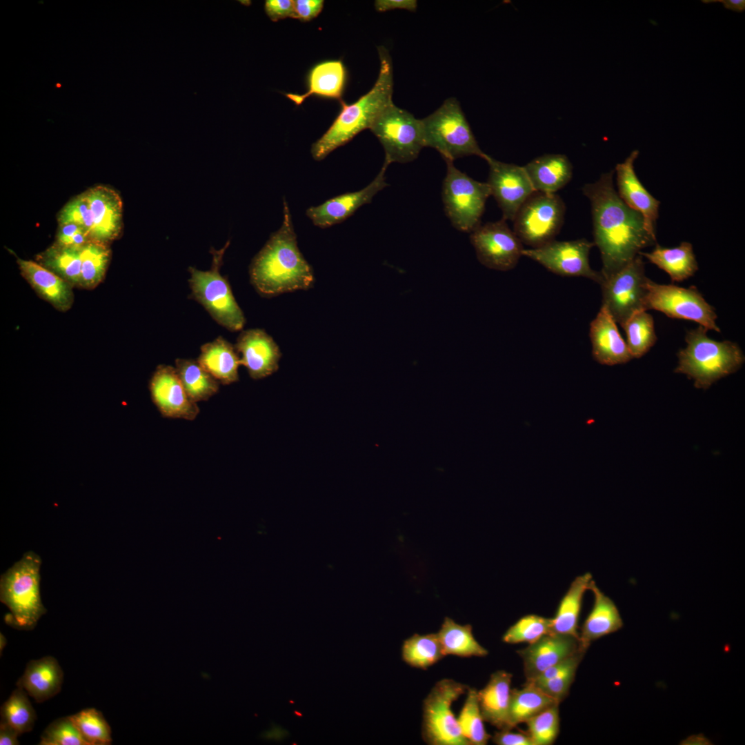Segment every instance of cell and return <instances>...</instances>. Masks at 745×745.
Returning <instances> with one entry per match:
<instances>
[{
  "label": "cell",
  "instance_id": "6da1fadb",
  "mask_svg": "<svg viewBox=\"0 0 745 745\" xmlns=\"http://www.w3.org/2000/svg\"><path fill=\"white\" fill-rule=\"evenodd\" d=\"M614 171L601 175L582 188L591 204L594 244L602 261L600 272L607 279L630 262L656 237L647 230L642 216L629 208L613 186Z\"/></svg>",
  "mask_w": 745,
  "mask_h": 745
},
{
  "label": "cell",
  "instance_id": "7a4b0ae2",
  "mask_svg": "<svg viewBox=\"0 0 745 745\" xmlns=\"http://www.w3.org/2000/svg\"><path fill=\"white\" fill-rule=\"evenodd\" d=\"M250 276L257 292L266 297L307 290L313 284V272L297 246L286 201L282 224L253 259Z\"/></svg>",
  "mask_w": 745,
  "mask_h": 745
},
{
  "label": "cell",
  "instance_id": "3957f363",
  "mask_svg": "<svg viewBox=\"0 0 745 745\" xmlns=\"http://www.w3.org/2000/svg\"><path fill=\"white\" fill-rule=\"evenodd\" d=\"M380 61L378 78L372 89L352 104L340 100L341 110L328 130L312 146L314 159L321 161L365 129L393 102V70L390 54L377 48Z\"/></svg>",
  "mask_w": 745,
  "mask_h": 745
},
{
  "label": "cell",
  "instance_id": "277c9868",
  "mask_svg": "<svg viewBox=\"0 0 745 745\" xmlns=\"http://www.w3.org/2000/svg\"><path fill=\"white\" fill-rule=\"evenodd\" d=\"M707 330L699 326L686 332V346L678 352L675 369L693 379L695 387L702 389L737 371L745 359L736 343L713 340L708 337Z\"/></svg>",
  "mask_w": 745,
  "mask_h": 745
},
{
  "label": "cell",
  "instance_id": "5b68a950",
  "mask_svg": "<svg viewBox=\"0 0 745 745\" xmlns=\"http://www.w3.org/2000/svg\"><path fill=\"white\" fill-rule=\"evenodd\" d=\"M40 557L26 553L0 579V600L10 610L5 622L20 630L33 629L47 610L40 595Z\"/></svg>",
  "mask_w": 745,
  "mask_h": 745
},
{
  "label": "cell",
  "instance_id": "8992f818",
  "mask_svg": "<svg viewBox=\"0 0 745 745\" xmlns=\"http://www.w3.org/2000/svg\"><path fill=\"white\" fill-rule=\"evenodd\" d=\"M424 147L437 150L446 161L487 154L479 148L468 122L455 97H450L435 112L421 119Z\"/></svg>",
  "mask_w": 745,
  "mask_h": 745
},
{
  "label": "cell",
  "instance_id": "52a82bcc",
  "mask_svg": "<svg viewBox=\"0 0 745 745\" xmlns=\"http://www.w3.org/2000/svg\"><path fill=\"white\" fill-rule=\"evenodd\" d=\"M229 242L220 250L210 249L211 268L201 271L190 267V287L192 297L201 304L219 324L230 331H238L245 324L244 313L237 303L227 279L220 272L224 252Z\"/></svg>",
  "mask_w": 745,
  "mask_h": 745
},
{
  "label": "cell",
  "instance_id": "ba28073f",
  "mask_svg": "<svg viewBox=\"0 0 745 745\" xmlns=\"http://www.w3.org/2000/svg\"><path fill=\"white\" fill-rule=\"evenodd\" d=\"M468 686L443 679L431 688L423 702L421 735L429 745H470L461 733L453 704Z\"/></svg>",
  "mask_w": 745,
  "mask_h": 745
},
{
  "label": "cell",
  "instance_id": "9c48e42d",
  "mask_svg": "<svg viewBox=\"0 0 745 745\" xmlns=\"http://www.w3.org/2000/svg\"><path fill=\"white\" fill-rule=\"evenodd\" d=\"M370 130L385 152L384 163H406L416 159L424 148L421 119L393 103L376 117Z\"/></svg>",
  "mask_w": 745,
  "mask_h": 745
},
{
  "label": "cell",
  "instance_id": "30bf717a",
  "mask_svg": "<svg viewBox=\"0 0 745 745\" xmlns=\"http://www.w3.org/2000/svg\"><path fill=\"white\" fill-rule=\"evenodd\" d=\"M442 200L446 215L458 230L471 232L480 225L487 199L491 195L487 183L476 181L460 171L453 161H446Z\"/></svg>",
  "mask_w": 745,
  "mask_h": 745
},
{
  "label": "cell",
  "instance_id": "8fae6325",
  "mask_svg": "<svg viewBox=\"0 0 745 745\" xmlns=\"http://www.w3.org/2000/svg\"><path fill=\"white\" fill-rule=\"evenodd\" d=\"M565 204L555 194L535 192L523 203L513 221V231L531 248L554 240L563 224Z\"/></svg>",
  "mask_w": 745,
  "mask_h": 745
},
{
  "label": "cell",
  "instance_id": "7c38bea8",
  "mask_svg": "<svg viewBox=\"0 0 745 745\" xmlns=\"http://www.w3.org/2000/svg\"><path fill=\"white\" fill-rule=\"evenodd\" d=\"M644 262L637 255L630 262L600 284L602 305L621 326L632 315L647 311V281Z\"/></svg>",
  "mask_w": 745,
  "mask_h": 745
},
{
  "label": "cell",
  "instance_id": "4fadbf2b",
  "mask_svg": "<svg viewBox=\"0 0 745 745\" xmlns=\"http://www.w3.org/2000/svg\"><path fill=\"white\" fill-rule=\"evenodd\" d=\"M646 309L660 311L669 317L695 321L706 329L720 332L717 315L694 286L682 288L672 284L647 281Z\"/></svg>",
  "mask_w": 745,
  "mask_h": 745
},
{
  "label": "cell",
  "instance_id": "5bb4252c",
  "mask_svg": "<svg viewBox=\"0 0 745 745\" xmlns=\"http://www.w3.org/2000/svg\"><path fill=\"white\" fill-rule=\"evenodd\" d=\"M595 246L586 239L558 241L553 240L540 247L524 249L527 257L549 271L566 277H584L601 284L604 279L600 272L593 270L589 253Z\"/></svg>",
  "mask_w": 745,
  "mask_h": 745
},
{
  "label": "cell",
  "instance_id": "9a60e30c",
  "mask_svg": "<svg viewBox=\"0 0 745 745\" xmlns=\"http://www.w3.org/2000/svg\"><path fill=\"white\" fill-rule=\"evenodd\" d=\"M470 240L479 262L496 270L507 271L515 268L524 249L503 219L480 224L470 232Z\"/></svg>",
  "mask_w": 745,
  "mask_h": 745
},
{
  "label": "cell",
  "instance_id": "2e32d148",
  "mask_svg": "<svg viewBox=\"0 0 745 745\" xmlns=\"http://www.w3.org/2000/svg\"><path fill=\"white\" fill-rule=\"evenodd\" d=\"M489 166L486 182L502 212V219L513 221L523 203L535 190L523 166L507 163L486 155Z\"/></svg>",
  "mask_w": 745,
  "mask_h": 745
},
{
  "label": "cell",
  "instance_id": "e0dca14e",
  "mask_svg": "<svg viewBox=\"0 0 745 745\" xmlns=\"http://www.w3.org/2000/svg\"><path fill=\"white\" fill-rule=\"evenodd\" d=\"M148 388L152 401L162 417L192 421L199 415L197 403L188 395L175 368L158 366Z\"/></svg>",
  "mask_w": 745,
  "mask_h": 745
},
{
  "label": "cell",
  "instance_id": "ac0fdd59",
  "mask_svg": "<svg viewBox=\"0 0 745 745\" xmlns=\"http://www.w3.org/2000/svg\"><path fill=\"white\" fill-rule=\"evenodd\" d=\"M384 163L376 177L361 190L331 198L307 209L306 215L315 226L325 228L339 223L352 215L362 206L371 202L375 195L388 186Z\"/></svg>",
  "mask_w": 745,
  "mask_h": 745
},
{
  "label": "cell",
  "instance_id": "d6986e66",
  "mask_svg": "<svg viewBox=\"0 0 745 745\" xmlns=\"http://www.w3.org/2000/svg\"><path fill=\"white\" fill-rule=\"evenodd\" d=\"M579 650H584L581 648L579 637L566 634L548 633L517 650V653L523 660L526 680L533 679Z\"/></svg>",
  "mask_w": 745,
  "mask_h": 745
},
{
  "label": "cell",
  "instance_id": "ffe728a7",
  "mask_svg": "<svg viewBox=\"0 0 745 745\" xmlns=\"http://www.w3.org/2000/svg\"><path fill=\"white\" fill-rule=\"evenodd\" d=\"M639 153V150H634L624 162L617 164V192L629 208L642 216L647 230L656 237L655 226L660 201L645 188L635 172L634 161Z\"/></svg>",
  "mask_w": 745,
  "mask_h": 745
},
{
  "label": "cell",
  "instance_id": "44dd1931",
  "mask_svg": "<svg viewBox=\"0 0 745 745\" xmlns=\"http://www.w3.org/2000/svg\"><path fill=\"white\" fill-rule=\"evenodd\" d=\"M93 219L91 240L108 244L117 239L123 228V205L118 192L106 186L84 192Z\"/></svg>",
  "mask_w": 745,
  "mask_h": 745
},
{
  "label": "cell",
  "instance_id": "7402d4cb",
  "mask_svg": "<svg viewBox=\"0 0 745 745\" xmlns=\"http://www.w3.org/2000/svg\"><path fill=\"white\" fill-rule=\"evenodd\" d=\"M241 354L240 363L250 377H266L278 370L281 354L273 339L261 329H250L241 332L235 346Z\"/></svg>",
  "mask_w": 745,
  "mask_h": 745
},
{
  "label": "cell",
  "instance_id": "603a6c76",
  "mask_svg": "<svg viewBox=\"0 0 745 745\" xmlns=\"http://www.w3.org/2000/svg\"><path fill=\"white\" fill-rule=\"evenodd\" d=\"M589 335L592 354L598 363L613 366L633 359L615 321L603 305L590 324Z\"/></svg>",
  "mask_w": 745,
  "mask_h": 745
},
{
  "label": "cell",
  "instance_id": "cb8c5ba5",
  "mask_svg": "<svg viewBox=\"0 0 745 745\" xmlns=\"http://www.w3.org/2000/svg\"><path fill=\"white\" fill-rule=\"evenodd\" d=\"M20 272L35 292L54 308L66 312L74 303L73 286L32 260L17 259Z\"/></svg>",
  "mask_w": 745,
  "mask_h": 745
},
{
  "label": "cell",
  "instance_id": "d4e9b609",
  "mask_svg": "<svg viewBox=\"0 0 745 745\" xmlns=\"http://www.w3.org/2000/svg\"><path fill=\"white\" fill-rule=\"evenodd\" d=\"M588 590L593 594L594 602L579 632L580 646L585 651L593 642L618 631L624 625L615 602L597 586L593 580Z\"/></svg>",
  "mask_w": 745,
  "mask_h": 745
},
{
  "label": "cell",
  "instance_id": "484cf974",
  "mask_svg": "<svg viewBox=\"0 0 745 745\" xmlns=\"http://www.w3.org/2000/svg\"><path fill=\"white\" fill-rule=\"evenodd\" d=\"M63 682V672L57 660L52 656L30 661L23 674L17 682L37 703H42L58 694Z\"/></svg>",
  "mask_w": 745,
  "mask_h": 745
},
{
  "label": "cell",
  "instance_id": "4316f807",
  "mask_svg": "<svg viewBox=\"0 0 745 745\" xmlns=\"http://www.w3.org/2000/svg\"><path fill=\"white\" fill-rule=\"evenodd\" d=\"M512 674L505 670L493 673L486 686L477 691L480 711L484 722L498 730L508 728V711Z\"/></svg>",
  "mask_w": 745,
  "mask_h": 745
},
{
  "label": "cell",
  "instance_id": "83f0119b",
  "mask_svg": "<svg viewBox=\"0 0 745 745\" xmlns=\"http://www.w3.org/2000/svg\"><path fill=\"white\" fill-rule=\"evenodd\" d=\"M536 192L555 194L570 181L573 166L564 155L546 154L523 166Z\"/></svg>",
  "mask_w": 745,
  "mask_h": 745
},
{
  "label": "cell",
  "instance_id": "f1b7e54d",
  "mask_svg": "<svg viewBox=\"0 0 745 745\" xmlns=\"http://www.w3.org/2000/svg\"><path fill=\"white\" fill-rule=\"evenodd\" d=\"M197 361L221 384L228 385L239 380V353L222 337L203 345Z\"/></svg>",
  "mask_w": 745,
  "mask_h": 745
},
{
  "label": "cell",
  "instance_id": "f546056e",
  "mask_svg": "<svg viewBox=\"0 0 745 745\" xmlns=\"http://www.w3.org/2000/svg\"><path fill=\"white\" fill-rule=\"evenodd\" d=\"M593 580L586 573L571 582L561 599L555 616L550 618V633L570 635L579 637L578 622L585 592Z\"/></svg>",
  "mask_w": 745,
  "mask_h": 745
},
{
  "label": "cell",
  "instance_id": "4dcf8cb0",
  "mask_svg": "<svg viewBox=\"0 0 745 745\" xmlns=\"http://www.w3.org/2000/svg\"><path fill=\"white\" fill-rule=\"evenodd\" d=\"M638 255L665 271L673 282L683 281L698 270L693 246L687 241L674 248H664L657 244L651 252L641 251Z\"/></svg>",
  "mask_w": 745,
  "mask_h": 745
},
{
  "label": "cell",
  "instance_id": "1f68e13d",
  "mask_svg": "<svg viewBox=\"0 0 745 745\" xmlns=\"http://www.w3.org/2000/svg\"><path fill=\"white\" fill-rule=\"evenodd\" d=\"M345 80L346 70L341 61L323 62L315 66L310 71L308 89L306 93H288L286 97L296 105L301 104L305 99L312 95L341 100Z\"/></svg>",
  "mask_w": 745,
  "mask_h": 745
},
{
  "label": "cell",
  "instance_id": "d6a6232c",
  "mask_svg": "<svg viewBox=\"0 0 745 745\" xmlns=\"http://www.w3.org/2000/svg\"><path fill=\"white\" fill-rule=\"evenodd\" d=\"M445 656L485 657L488 650L475 638L470 624L461 625L446 617L437 633Z\"/></svg>",
  "mask_w": 745,
  "mask_h": 745
},
{
  "label": "cell",
  "instance_id": "836d02e7",
  "mask_svg": "<svg viewBox=\"0 0 745 745\" xmlns=\"http://www.w3.org/2000/svg\"><path fill=\"white\" fill-rule=\"evenodd\" d=\"M555 704L559 703L532 684L524 683L522 688L512 689L508 711V728L513 729L518 724L525 723Z\"/></svg>",
  "mask_w": 745,
  "mask_h": 745
},
{
  "label": "cell",
  "instance_id": "e575fe53",
  "mask_svg": "<svg viewBox=\"0 0 745 745\" xmlns=\"http://www.w3.org/2000/svg\"><path fill=\"white\" fill-rule=\"evenodd\" d=\"M81 247L54 244L37 257V262L73 287H79Z\"/></svg>",
  "mask_w": 745,
  "mask_h": 745
},
{
  "label": "cell",
  "instance_id": "d590c367",
  "mask_svg": "<svg viewBox=\"0 0 745 745\" xmlns=\"http://www.w3.org/2000/svg\"><path fill=\"white\" fill-rule=\"evenodd\" d=\"M175 368L186 392L194 402L207 401L218 393L220 383L197 360L177 359Z\"/></svg>",
  "mask_w": 745,
  "mask_h": 745
},
{
  "label": "cell",
  "instance_id": "8d00e7d4",
  "mask_svg": "<svg viewBox=\"0 0 745 745\" xmlns=\"http://www.w3.org/2000/svg\"><path fill=\"white\" fill-rule=\"evenodd\" d=\"M401 657L410 666L423 670L445 657L437 633L414 634L404 640Z\"/></svg>",
  "mask_w": 745,
  "mask_h": 745
},
{
  "label": "cell",
  "instance_id": "74e56055",
  "mask_svg": "<svg viewBox=\"0 0 745 745\" xmlns=\"http://www.w3.org/2000/svg\"><path fill=\"white\" fill-rule=\"evenodd\" d=\"M111 257L108 244L90 240L81 247L79 287L91 290L103 279Z\"/></svg>",
  "mask_w": 745,
  "mask_h": 745
},
{
  "label": "cell",
  "instance_id": "f35d334b",
  "mask_svg": "<svg viewBox=\"0 0 745 745\" xmlns=\"http://www.w3.org/2000/svg\"><path fill=\"white\" fill-rule=\"evenodd\" d=\"M622 326L626 332V344L633 358L644 355L657 341L653 317L647 311L634 314Z\"/></svg>",
  "mask_w": 745,
  "mask_h": 745
},
{
  "label": "cell",
  "instance_id": "ab89813d",
  "mask_svg": "<svg viewBox=\"0 0 745 745\" xmlns=\"http://www.w3.org/2000/svg\"><path fill=\"white\" fill-rule=\"evenodd\" d=\"M457 719L462 735L470 745H486L491 739L484 727L475 688L468 687Z\"/></svg>",
  "mask_w": 745,
  "mask_h": 745
},
{
  "label": "cell",
  "instance_id": "60d3db41",
  "mask_svg": "<svg viewBox=\"0 0 745 745\" xmlns=\"http://www.w3.org/2000/svg\"><path fill=\"white\" fill-rule=\"evenodd\" d=\"M28 696L23 689L17 687L1 707V721L12 726L20 735L31 731L37 719Z\"/></svg>",
  "mask_w": 745,
  "mask_h": 745
},
{
  "label": "cell",
  "instance_id": "b9f144b4",
  "mask_svg": "<svg viewBox=\"0 0 745 745\" xmlns=\"http://www.w3.org/2000/svg\"><path fill=\"white\" fill-rule=\"evenodd\" d=\"M70 717L90 745L111 744V728L99 711L85 708Z\"/></svg>",
  "mask_w": 745,
  "mask_h": 745
},
{
  "label": "cell",
  "instance_id": "7bdbcfd3",
  "mask_svg": "<svg viewBox=\"0 0 745 745\" xmlns=\"http://www.w3.org/2000/svg\"><path fill=\"white\" fill-rule=\"evenodd\" d=\"M550 633V618L530 614L522 617L502 636L506 644H532Z\"/></svg>",
  "mask_w": 745,
  "mask_h": 745
},
{
  "label": "cell",
  "instance_id": "ee69618b",
  "mask_svg": "<svg viewBox=\"0 0 745 745\" xmlns=\"http://www.w3.org/2000/svg\"><path fill=\"white\" fill-rule=\"evenodd\" d=\"M559 704H555L533 716L525 723L527 733L535 745H550L559 733Z\"/></svg>",
  "mask_w": 745,
  "mask_h": 745
},
{
  "label": "cell",
  "instance_id": "f6af8a7d",
  "mask_svg": "<svg viewBox=\"0 0 745 745\" xmlns=\"http://www.w3.org/2000/svg\"><path fill=\"white\" fill-rule=\"evenodd\" d=\"M40 745H90L70 716L50 723L41 735Z\"/></svg>",
  "mask_w": 745,
  "mask_h": 745
},
{
  "label": "cell",
  "instance_id": "bcb514c9",
  "mask_svg": "<svg viewBox=\"0 0 745 745\" xmlns=\"http://www.w3.org/2000/svg\"><path fill=\"white\" fill-rule=\"evenodd\" d=\"M57 221L59 225L74 223L82 227L90 238L93 219L84 192L71 199L63 207L58 215Z\"/></svg>",
  "mask_w": 745,
  "mask_h": 745
},
{
  "label": "cell",
  "instance_id": "7dc6e473",
  "mask_svg": "<svg viewBox=\"0 0 745 745\" xmlns=\"http://www.w3.org/2000/svg\"><path fill=\"white\" fill-rule=\"evenodd\" d=\"M576 672H571L539 682H525L532 684L559 704L568 695Z\"/></svg>",
  "mask_w": 745,
  "mask_h": 745
},
{
  "label": "cell",
  "instance_id": "c3c4849f",
  "mask_svg": "<svg viewBox=\"0 0 745 745\" xmlns=\"http://www.w3.org/2000/svg\"><path fill=\"white\" fill-rule=\"evenodd\" d=\"M90 239L85 230L74 223H66L59 226L55 244L81 248Z\"/></svg>",
  "mask_w": 745,
  "mask_h": 745
},
{
  "label": "cell",
  "instance_id": "681fc988",
  "mask_svg": "<svg viewBox=\"0 0 745 745\" xmlns=\"http://www.w3.org/2000/svg\"><path fill=\"white\" fill-rule=\"evenodd\" d=\"M264 10L272 21L288 17L295 19L293 2L291 0H266Z\"/></svg>",
  "mask_w": 745,
  "mask_h": 745
},
{
  "label": "cell",
  "instance_id": "f907efd6",
  "mask_svg": "<svg viewBox=\"0 0 745 745\" xmlns=\"http://www.w3.org/2000/svg\"><path fill=\"white\" fill-rule=\"evenodd\" d=\"M293 7L295 19L302 21L315 18L322 10L323 0H294Z\"/></svg>",
  "mask_w": 745,
  "mask_h": 745
},
{
  "label": "cell",
  "instance_id": "816d5d0a",
  "mask_svg": "<svg viewBox=\"0 0 745 745\" xmlns=\"http://www.w3.org/2000/svg\"><path fill=\"white\" fill-rule=\"evenodd\" d=\"M511 730H498L491 736L492 741L497 745H535L527 733H514Z\"/></svg>",
  "mask_w": 745,
  "mask_h": 745
},
{
  "label": "cell",
  "instance_id": "f5cc1de1",
  "mask_svg": "<svg viewBox=\"0 0 745 745\" xmlns=\"http://www.w3.org/2000/svg\"><path fill=\"white\" fill-rule=\"evenodd\" d=\"M417 1L415 0H377L375 8L377 11L384 12L394 9H402L415 12Z\"/></svg>",
  "mask_w": 745,
  "mask_h": 745
},
{
  "label": "cell",
  "instance_id": "db71d44e",
  "mask_svg": "<svg viewBox=\"0 0 745 745\" xmlns=\"http://www.w3.org/2000/svg\"><path fill=\"white\" fill-rule=\"evenodd\" d=\"M19 733L12 726L1 721L0 724V744L1 745H18L19 742L17 739Z\"/></svg>",
  "mask_w": 745,
  "mask_h": 745
},
{
  "label": "cell",
  "instance_id": "11a10c76",
  "mask_svg": "<svg viewBox=\"0 0 745 745\" xmlns=\"http://www.w3.org/2000/svg\"><path fill=\"white\" fill-rule=\"evenodd\" d=\"M704 3L720 2L724 8L735 12H743L745 10V0H702Z\"/></svg>",
  "mask_w": 745,
  "mask_h": 745
},
{
  "label": "cell",
  "instance_id": "9f6ffc18",
  "mask_svg": "<svg viewBox=\"0 0 745 745\" xmlns=\"http://www.w3.org/2000/svg\"><path fill=\"white\" fill-rule=\"evenodd\" d=\"M288 735L285 729L279 726H273L270 731L262 734V737L269 739L281 740Z\"/></svg>",
  "mask_w": 745,
  "mask_h": 745
},
{
  "label": "cell",
  "instance_id": "6f0895ef",
  "mask_svg": "<svg viewBox=\"0 0 745 745\" xmlns=\"http://www.w3.org/2000/svg\"><path fill=\"white\" fill-rule=\"evenodd\" d=\"M6 642H7V641H6V637L1 633H0V653H1V655L2 653V650H3L5 646L6 645Z\"/></svg>",
  "mask_w": 745,
  "mask_h": 745
}]
</instances>
